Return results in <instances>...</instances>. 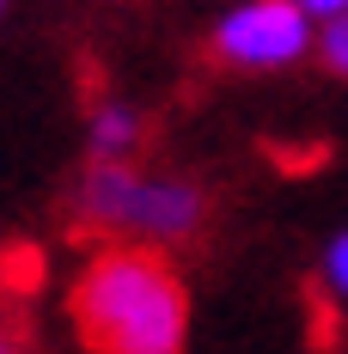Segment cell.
Listing matches in <instances>:
<instances>
[{
	"instance_id": "cell-1",
	"label": "cell",
	"mask_w": 348,
	"mask_h": 354,
	"mask_svg": "<svg viewBox=\"0 0 348 354\" xmlns=\"http://www.w3.org/2000/svg\"><path fill=\"white\" fill-rule=\"evenodd\" d=\"M73 330L92 354H183L190 293L153 245H104L68 293Z\"/></svg>"
},
{
	"instance_id": "cell-2",
	"label": "cell",
	"mask_w": 348,
	"mask_h": 354,
	"mask_svg": "<svg viewBox=\"0 0 348 354\" xmlns=\"http://www.w3.org/2000/svg\"><path fill=\"white\" fill-rule=\"evenodd\" d=\"M306 49V6L300 0H250L214 31L208 55L232 68H281Z\"/></svg>"
},
{
	"instance_id": "cell-3",
	"label": "cell",
	"mask_w": 348,
	"mask_h": 354,
	"mask_svg": "<svg viewBox=\"0 0 348 354\" xmlns=\"http://www.w3.org/2000/svg\"><path fill=\"white\" fill-rule=\"evenodd\" d=\"M202 220H208V202H202L196 183H147V202H140V226L135 232L159 239V245H177V239H196Z\"/></svg>"
},
{
	"instance_id": "cell-4",
	"label": "cell",
	"mask_w": 348,
	"mask_h": 354,
	"mask_svg": "<svg viewBox=\"0 0 348 354\" xmlns=\"http://www.w3.org/2000/svg\"><path fill=\"white\" fill-rule=\"evenodd\" d=\"M135 141H140V122L129 116V110L104 104L98 116H92V147H98V159H122Z\"/></svg>"
},
{
	"instance_id": "cell-5",
	"label": "cell",
	"mask_w": 348,
	"mask_h": 354,
	"mask_svg": "<svg viewBox=\"0 0 348 354\" xmlns=\"http://www.w3.org/2000/svg\"><path fill=\"white\" fill-rule=\"evenodd\" d=\"M37 281H43V257H37L31 245H12L6 257H0V287H6L12 299L37 293Z\"/></svg>"
},
{
	"instance_id": "cell-6",
	"label": "cell",
	"mask_w": 348,
	"mask_h": 354,
	"mask_svg": "<svg viewBox=\"0 0 348 354\" xmlns=\"http://www.w3.org/2000/svg\"><path fill=\"white\" fill-rule=\"evenodd\" d=\"M0 354H31V324L6 287H0Z\"/></svg>"
},
{
	"instance_id": "cell-7",
	"label": "cell",
	"mask_w": 348,
	"mask_h": 354,
	"mask_svg": "<svg viewBox=\"0 0 348 354\" xmlns=\"http://www.w3.org/2000/svg\"><path fill=\"white\" fill-rule=\"evenodd\" d=\"M336 336H342V318L330 312V293L312 287V342L318 348H336Z\"/></svg>"
},
{
	"instance_id": "cell-8",
	"label": "cell",
	"mask_w": 348,
	"mask_h": 354,
	"mask_svg": "<svg viewBox=\"0 0 348 354\" xmlns=\"http://www.w3.org/2000/svg\"><path fill=\"white\" fill-rule=\"evenodd\" d=\"M324 68H330V73H342V80H348V12L324 25Z\"/></svg>"
},
{
	"instance_id": "cell-9",
	"label": "cell",
	"mask_w": 348,
	"mask_h": 354,
	"mask_svg": "<svg viewBox=\"0 0 348 354\" xmlns=\"http://www.w3.org/2000/svg\"><path fill=\"white\" fill-rule=\"evenodd\" d=\"M324 275H330V287H336V293H348V239H336V245H330Z\"/></svg>"
},
{
	"instance_id": "cell-10",
	"label": "cell",
	"mask_w": 348,
	"mask_h": 354,
	"mask_svg": "<svg viewBox=\"0 0 348 354\" xmlns=\"http://www.w3.org/2000/svg\"><path fill=\"white\" fill-rule=\"evenodd\" d=\"M300 6H306V12H324V19H342L348 12V0H300Z\"/></svg>"
}]
</instances>
